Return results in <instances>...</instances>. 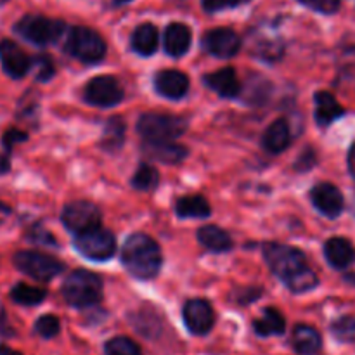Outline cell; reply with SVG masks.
Masks as SVG:
<instances>
[{"instance_id": "obj_1", "label": "cell", "mask_w": 355, "mask_h": 355, "mask_svg": "<svg viewBox=\"0 0 355 355\" xmlns=\"http://www.w3.org/2000/svg\"><path fill=\"white\" fill-rule=\"evenodd\" d=\"M263 257L270 270L293 293H307L319 286L318 274L307 263L302 250L279 243H267L263 246Z\"/></svg>"}, {"instance_id": "obj_2", "label": "cell", "mask_w": 355, "mask_h": 355, "mask_svg": "<svg viewBox=\"0 0 355 355\" xmlns=\"http://www.w3.org/2000/svg\"><path fill=\"white\" fill-rule=\"evenodd\" d=\"M121 263L130 276L148 281L158 276L163 263L158 243L148 234H132L121 248Z\"/></svg>"}, {"instance_id": "obj_3", "label": "cell", "mask_w": 355, "mask_h": 355, "mask_svg": "<svg viewBox=\"0 0 355 355\" xmlns=\"http://www.w3.org/2000/svg\"><path fill=\"white\" fill-rule=\"evenodd\" d=\"M62 298L75 309L94 307L103 298V279L90 270H73L61 288Z\"/></svg>"}, {"instance_id": "obj_4", "label": "cell", "mask_w": 355, "mask_h": 355, "mask_svg": "<svg viewBox=\"0 0 355 355\" xmlns=\"http://www.w3.org/2000/svg\"><path fill=\"white\" fill-rule=\"evenodd\" d=\"M137 130L146 142H170L187 130V123L175 114L146 113L139 118Z\"/></svg>"}, {"instance_id": "obj_5", "label": "cell", "mask_w": 355, "mask_h": 355, "mask_svg": "<svg viewBox=\"0 0 355 355\" xmlns=\"http://www.w3.org/2000/svg\"><path fill=\"white\" fill-rule=\"evenodd\" d=\"M14 31L24 40L44 47V45L55 44L66 33V24L59 19L28 14L14 24Z\"/></svg>"}, {"instance_id": "obj_6", "label": "cell", "mask_w": 355, "mask_h": 355, "mask_svg": "<svg viewBox=\"0 0 355 355\" xmlns=\"http://www.w3.org/2000/svg\"><path fill=\"white\" fill-rule=\"evenodd\" d=\"M66 52L85 64L103 61L106 55V42L97 31L87 26H75L69 30L64 44Z\"/></svg>"}, {"instance_id": "obj_7", "label": "cell", "mask_w": 355, "mask_h": 355, "mask_svg": "<svg viewBox=\"0 0 355 355\" xmlns=\"http://www.w3.org/2000/svg\"><path fill=\"white\" fill-rule=\"evenodd\" d=\"M14 266L23 274L37 281H42V283L52 281L59 274L64 272V266L58 259L40 252H30V250L17 252L14 255Z\"/></svg>"}, {"instance_id": "obj_8", "label": "cell", "mask_w": 355, "mask_h": 355, "mask_svg": "<svg viewBox=\"0 0 355 355\" xmlns=\"http://www.w3.org/2000/svg\"><path fill=\"white\" fill-rule=\"evenodd\" d=\"M75 248L85 259L94 260V262H104V260H110L116 252V239L107 229L97 225L82 234H76Z\"/></svg>"}, {"instance_id": "obj_9", "label": "cell", "mask_w": 355, "mask_h": 355, "mask_svg": "<svg viewBox=\"0 0 355 355\" xmlns=\"http://www.w3.org/2000/svg\"><path fill=\"white\" fill-rule=\"evenodd\" d=\"M83 97L87 103L96 107L116 106L123 101V87L114 76H94L83 89Z\"/></svg>"}, {"instance_id": "obj_10", "label": "cell", "mask_w": 355, "mask_h": 355, "mask_svg": "<svg viewBox=\"0 0 355 355\" xmlns=\"http://www.w3.org/2000/svg\"><path fill=\"white\" fill-rule=\"evenodd\" d=\"M61 218L68 231L82 234L89 229L101 225V210L89 201H75V203L66 205Z\"/></svg>"}, {"instance_id": "obj_11", "label": "cell", "mask_w": 355, "mask_h": 355, "mask_svg": "<svg viewBox=\"0 0 355 355\" xmlns=\"http://www.w3.org/2000/svg\"><path fill=\"white\" fill-rule=\"evenodd\" d=\"M184 324L187 331L196 336L208 335L215 324V312L211 305L203 298H193L186 302L182 311Z\"/></svg>"}, {"instance_id": "obj_12", "label": "cell", "mask_w": 355, "mask_h": 355, "mask_svg": "<svg viewBox=\"0 0 355 355\" xmlns=\"http://www.w3.org/2000/svg\"><path fill=\"white\" fill-rule=\"evenodd\" d=\"M311 200L315 210L328 218H338L345 210L342 191L331 182H319L311 189Z\"/></svg>"}, {"instance_id": "obj_13", "label": "cell", "mask_w": 355, "mask_h": 355, "mask_svg": "<svg viewBox=\"0 0 355 355\" xmlns=\"http://www.w3.org/2000/svg\"><path fill=\"white\" fill-rule=\"evenodd\" d=\"M201 45L208 54L220 59H229L238 54L239 47H241V38L231 28H215L203 35Z\"/></svg>"}, {"instance_id": "obj_14", "label": "cell", "mask_w": 355, "mask_h": 355, "mask_svg": "<svg viewBox=\"0 0 355 355\" xmlns=\"http://www.w3.org/2000/svg\"><path fill=\"white\" fill-rule=\"evenodd\" d=\"M0 62L3 71L14 80L23 78L31 69V59L28 58L26 52L9 38L0 40Z\"/></svg>"}, {"instance_id": "obj_15", "label": "cell", "mask_w": 355, "mask_h": 355, "mask_svg": "<svg viewBox=\"0 0 355 355\" xmlns=\"http://www.w3.org/2000/svg\"><path fill=\"white\" fill-rule=\"evenodd\" d=\"M155 89L163 97L182 99L189 90V78L186 73L179 71V69H163V71L156 73Z\"/></svg>"}, {"instance_id": "obj_16", "label": "cell", "mask_w": 355, "mask_h": 355, "mask_svg": "<svg viewBox=\"0 0 355 355\" xmlns=\"http://www.w3.org/2000/svg\"><path fill=\"white\" fill-rule=\"evenodd\" d=\"M314 118L318 121L319 127H329V125L335 123L336 120H340L342 116H345V107L338 103L335 96L328 90H319L314 96Z\"/></svg>"}, {"instance_id": "obj_17", "label": "cell", "mask_w": 355, "mask_h": 355, "mask_svg": "<svg viewBox=\"0 0 355 355\" xmlns=\"http://www.w3.org/2000/svg\"><path fill=\"white\" fill-rule=\"evenodd\" d=\"M324 257L336 270H345L355 262V246L347 238H329L324 243Z\"/></svg>"}, {"instance_id": "obj_18", "label": "cell", "mask_w": 355, "mask_h": 355, "mask_svg": "<svg viewBox=\"0 0 355 355\" xmlns=\"http://www.w3.org/2000/svg\"><path fill=\"white\" fill-rule=\"evenodd\" d=\"M191 40H193V33L189 26L184 23H172L166 26L165 35H163V47L168 55L180 58L189 51Z\"/></svg>"}, {"instance_id": "obj_19", "label": "cell", "mask_w": 355, "mask_h": 355, "mask_svg": "<svg viewBox=\"0 0 355 355\" xmlns=\"http://www.w3.org/2000/svg\"><path fill=\"white\" fill-rule=\"evenodd\" d=\"M203 82L208 89L217 92L220 97H227V99L238 97L241 92V83H239L238 75L232 68H224L210 73V75L205 76Z\"/></svg>"}, {"instance_id": "obj_20", "label": "cell", "mask_w": 355, "mask_h": 355, "mask_svg": "<svg viewBox=\"0 0 355 355\" xmlns=\"http://www.w3.org/2000/svg\"><path fill=\"white\" fill-rule=\"evenodd\" d=\"M291 345L298 355H315L322 349V336L314 326L297 324L291 335Z\"/></svg>"}, {"instance_id": "obj_21", "label": "cell", "mask_w": 355, "mask_h": 355, "mask_svg": "<svg viewBox=\"0 0 355 355\" xmlns=\"http://www.w3.org/2000/svg\"><path fill=\"white\" fill-rule=\"evenodd\" d=\"M291 144V132L290 125L286 120H276L274 123L269 125L266 132H263L262 137V146L267 153H272V155H279L284 149H288V146Z\"/></svg>"}, {"instance_id": "obj_22", "label": "cell", "mask_w": 355, "mask_h": 355, "mask_svg": "<svg viewBox=\"0 0 355 355\" xmlns=\"http://www.w3.org/2000/svg\"><path fill=\"white\" fill-rule=\"evenodd\" d=\"M144 155L156 162L166 163V165H177L187 156V149L184 146L175 144L173 141L170 142H146Z\"/></svg>"}, {"instance_id": "obj_23", "label": "cell", "mask_w": 355, "mask_h": 355, "mask_svg": "<svg viewBox=\"0 0 355 355\" xmlns=\"http://www.w3.org/2000/svg\"><path fill=\"white\" fill-rule=\"evenodd\" d=\"M158 30H156L155 24L151 23L139 24L130 38V45L132 49H134V52H137L139 55H144V58L155 54L156 49H158Z\"/></svg>"}, {"instance_id": "obj_24", "label": "cell", "mask_w": 355, "mask_h": 355, "mask_svg": "<svg viewBox=\"0 0 355 355\" xmlns=\"http://www.w3.org/2000/svg\"><path fill=\"white\" fill-rule=\"evenodd\" d=\"M253 329L262 338L284 335V331H286V319H284V315L277 309L266 307L262 315L253 322Z\"/></svg>"}, {"instance_id": "obj_25", "label": "cell", "mask_w": 355, "mask_h": 355, "mask_svg": "<svg viewBox=\"0 0 355 355\" xmlns=\"http://www.w3.org/2000/svg\"><path fill=\"white\" fill-rule=\"evenodd\" d=\"M198 241L203 248L214 253H224L232 248L231 236L217 225H205L198 229Z\"/></svg>"}, {"instance_id": "obj_26", "label": "cell", "mask_w": 355, "mask_h": 355, "mask_svg": "<svg viewBox=\"0 0 355 355\" xmlns=\"http://www.w3.org/2000/svg\"><path fill=\"white\" fill-rule=\"evenodd\" d=\"M175 214L180 218H207L210 215V205L203 196H184L177 200Z\"/></svg>"}, {"instance_id": "obj_27", "label": "cell", "mask_w": 355, "mask_h": 355, "mask_svg": "<svg viewBox=\"0 0 355 355\" xmlns=\"http://www.w3.org/2000/svg\"><path fill=\"white\" fill-rule=\"evenodd\" d=\"M125 142V121L121 118L113 116L106 121L103 130V139H101V144H103L104 151L114 153L118 149H121Z\"/></svg>"}, {"instance_id": "obj_28", "label": "cell", "mask_w": 355, "mask_h": 355, "mask_svg": "<svg viewBox=\"0 0 355 355\" xmlns=\"http://www.w3.org/2000/svg\"><path fill=\"white\" fill-rule=\"evenodd\" d=\"M47 297V291L42 290V288L30 286L26 283H17L16 286L10 290V298H12L14 304L24 305V307H35V305H40L42 302Z\"/></svg>"}, {"instance_id": "obj_29", "label": "cell", "mask_w": 355, "mask_h": 355, "mask_svg": "<svg viewBox=\"0 0 355 355\" xmlns=\"http://www.w3.org/2000/svg\"><path fill=\"white\" fill-rule=\"evenodd\" d=\"M329 331L336 342L352 345L355 343V315H342L335 319L329 326Z\"/></svg>"}, {"instance_id": "obj_30", "label": "cell", "mask_w": 355, "mask_h": 355, "mask_svg": "<svg viewBox=\"0 0 355 355\" xmlns=\"http://www.w3.org/2000/svg\"><path fill=\"white\" fill-rule=\"evenodd\" d=\"M159 184V173L149 163H142L137 168V172L132 177V186L137 191H153Z\"/></svg>"}, {"instance_id": "obj_31", "label": "cell", "mask_w": 355, "mask_h": 355, "mask_svg": "<svg viewBox=\"0 0 355 355\" xmlns=\"http://www.w3.org/2000/svg\"><path fill=\"white\" fill-rule=\"evenodd\" d=\"M106 355H142L141 347L127 336H114L104 345Z\"/></svg>"}, {"instance_id": "obj_32", "label": "cell", "mask_w": 355, "mask_h": 355, "mask_svg": "<svg viewBox=\"0 0 355 355\" xmlns=\"http://www.w3.org/2000/svg\"><path fill=\"white\" fill-rule=\"evenodd\" d=\"M59 331H61V322H59V319L52 314L42 315V318H38L37 322H35V333L45 340L54 338V336L59 335Z\"/></svg>"}, {"instance_id": "obj_33", "label": "cell", "mask_w": 355, "mask_h": 355, "mask_svg": "<svg viewBox=\"0 0 355 355\" xmlns=\"http://www.w3.org/2000/svg\"><path fill=\"white\" fill-rule=\"evenodd\" d=\"M31 69H35V78L38 82H49L55 73L54 62L47 55H37L35 59H31Z\"/></svg>"}, {"instance_id": "obj_34", "label": "cell", "mask_w": 355, "mask_h": 355, "mask_svg": "<svg viewBox=\"0 0 355 355\" xmlns=\"http://www.w3.org/2000/svg\"><path fill=\"white\" fill-rule=\"evenodd\" d=\"M302 6L309 7L311 10H315L319 14H324V16H331L336 14L342 7V0H298Z\"/></svg>"}, {"instance_id": "obj_35", "label": "cell", "mask_w": 355, "mask_h": 355, "mask_svg": "<svg viewBox=\"0 0 355 355\" xmlns=\"http://www.w3.org/2000/svg\"><path fill=\"white\" fill-rule=\"evenodd\" d=\"M315 165H318V153L312 148H307L300 156H298L297 163H295V168H297L298 172H309V170L314 168Z\"/></svg>"}, {"instance_id": "obj_36", "label": "cell", "mask_w": 355, "mask_h": 355, "mask_svg": "<svg viewBox=\"0 0 355 355\" xmlns=\"http://www.w3.org/2000/svg\"><path fill=\"white\" fill-rule=\"evenodd\" d=\"M26 139H28L26 132L17 130V128H9V130H6V134H3V137H2V142H3V148H6L7 155L12 151V148L16 142H24Z\"/></svg>"}, {"instance_id": "obj_37", "label": "cell", "mask_w": 355, "mask_h": 355, "mask_svg": "<svg viewBox=\"0 0 355 355\" xmlns=\"http://www.w3.org/2000/svg\"><path fill=\"white\" fill-rule=\"evenodd\" d=\"M30 239L33 243H38V245H55V239L54 236L49 234L47 231H33L30 234Z\"/></svg>"}, {"instance_id": "obj_38", "label": "cell", "mask_w": 355, "mask_h": 355, "mask_svg": "<svg viewBox=\"0 0 355 355\" xmlns=\"http://www.w3.org/2000/svg\"><path fill=\"white\" fill-rule=\"evenodd\" d=\"M201 3H203V9L207 12H217V10H222L227 7L225 0H201Z\"/></svg>"}, {"instance_id": "obj_39", "label": "cell", "mask_w": 355, "mask_h": 355, "mask_svg": "<svg viewBox=\"0 0 355 355\" xmlns=\"http://www.w3.org/2000/svg\"><path fill=\"white\" fill-rule=\"evenodd\" d=\"M262 297V290H257V288H246V291L243 293V297H239V304H252L257 298Z\"/></svg>"}, {"instance_id": "obj_40", "label": "cell", "mask_w": 355, "mask_h": 355, "mask_svg": "<svg viewBox=\"0 0 355 355\" xmlns=\"http://www.w3.org/2000/svg\"><path fill=\"white\" fill-rule=\"evenodd\" d=\"M10 336H14V329L7 322L6 312L0 311V338H10Z\"/></svg>"}, {"instance_id": "obj_41", "label": "cell", "mask_w": 355, "mask_h": 355, "mask_svg": "<svg viewBox=\"0 0 355 355\" xmlns=\"http://www.w3.org/2000/svg\"><path fill=\"white\" fill-rule=\"evenodd\" d=\"M347 165H349V172L350 175L355 179V142L350 146L349 149V156H347Z\"/></svg>"}, {"instance_id": "obj_42", "label": "cell", "mask_w": 355, "mask_h": 355, "mask_svg": "<svg viewBox=\"0 0 355 355\" xmlns=\"http://www.w3.org/2000/svg\"><path fill=\"white\" fill-rule=\"evenodd\" d=\"M9 168H10V163H9V158H7V155H0V175L9 172Z\"/></svg>"}, {"instance_id": "obj_43", "label": "cell", "mask_w": 355, "mask_h": 355, "mask_svg": "<svg viewBox=\"0 0 355 355\" xmlns=\"http://www.w3.org/2000/svg\"><path fill=\"white\" fill-rule=\"evenodd\" d=\"M0 355H23V354L17 352V350L14 349H9V347L6 345H0Z\"/></svg>"}, {"instance_id": "obj_44", "label": "cell", "mask_w": 355, "mask_h": 355, "mask_svg": "<svg viewBox=\"0 0 355 355\" xmlns=\"http://www.w3.org/2000/svg\"><path fill=\"white\" fill-rule=\"evenodd\" d=\"M225 2H227V7H238L241 6V3L250 2V0H225Z\"/></svg>"}, {"instance_id": "obj_45", "label": "cell", "mask_w": 355, "mask_h": 355, "mask_svg": "<svg viewBox=\"0 0 355 355\" xmlns=\"http://www.w3.org/2000/svg\"><path fill=\"white\" fill-rule=\"evenodd\" d=\"M7 214H10V208L7 207L6 203H0V215H7Z\"/></svg>"}, {"instance_id": "obj_46", "label": "cell", "mask_w": 355, "mask_h": 355, "mask_svg": "<svg viewBox=\"0 0 355 355\" xmlns=\"http://www.w3.org/2000/svg\"><path fill=\"white\" fill-rule=\"evenodd\" d=\"M116 3H127V2H132V0H114Z\"/></svg>"}, {"instance_id": "obj_47", "label": "cell", "mask_w": 355, "mask_h": 355, "mask_svg": "<svg viewBox=\"0 0 355 355\" xmlns=\"http://www.w3.org/2000/svg\"><path fill=\"white\" fill-rule=\"evenodd\" d=\"M7 2V0H0V6H2V3H6Z\"/></svg>"}]
</instances>
